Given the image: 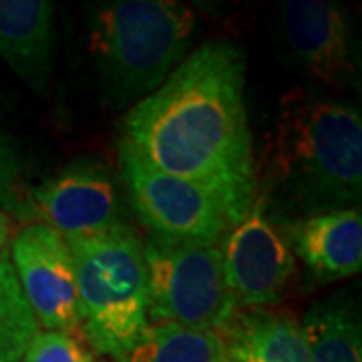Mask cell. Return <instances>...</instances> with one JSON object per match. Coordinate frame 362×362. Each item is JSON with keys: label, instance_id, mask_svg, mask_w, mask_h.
<instances>
[{"label": "cell", "instance_id": "277c9868", "mask_svg": "<svg viewBox=\"0 0 362 362\" xmlns=\"http://www.w3.org/2000/svg\"><path fill=\"white\" fill-rule=\"evenodd\" d=\"M65 240L75 259L85 340L117 361L149 324L143 242L129 226Z\"/></svg>", "mask_w": 362, "mask_h": 362}, {"label": "cell", "instance_id": "9a60e30c", "mask_svg": "<svg viewBox=\"0 0 362 362\" xmlns=\"http://www.w3.org/2000/svg\"><path fill=\"white\" fill-rule=\"evenodd\" d=\"M117 362H226L220 332L173 322L147 324Z\"/></svg>", "mask_w": 362, "mask_h": 362}, {"label": "cell", "instance_id": "7a4b0ae2", "mask_svg": "<svg viewBox=\"0 0 362 362\" xmlns=\"http://www.w3.org/2000/svg\"><path fill=\"white\" fill-rule=\"evenodd\" d=\"M268 180L272 194L302 218L354 207L362 194L358 107L306 90L286 95L272 133Z\"/></svg>", "mask_w": 362, "mask_h": 362}, {"label": "cell", "instance_id": "5bb4252c", "mask_svg": "<svg viewBox=\"0 0 362 362\" xmlns=\"http://www.w3.org/2000/svg\"><path fill=\"white\" fill-rule=\"evenodd\" d=\"M300 326L310 362H362L361 316L352 298L332 296L312 304Z\"/></svg>", "mask_w": 362, "mask_h": 362}, {"label": "cell", "instance_id": "8992f818", "mask_svg": "<svg viewBox=\"0 0 362 362\" xmlns=\"http://www.w3.org/2000/svg\"><path fill=\"white\" fill-rule=\"evenodd\" d=\"M125 189L135 216L157 235L173 242L220 244L233 228L220 197L194 181L153 168L129 143H119Z\"/></svg>", "mask_w": 362, "mask_h": 362}, {"label": "cell", "instance_id": "8fae6325", "mask_svg": "<svg viewBox=\"0 0 362 362\" xmlns=\"http://www.w3.org/2000/svg\"><path fill=\"white\" fill-rule=\"evenodd\" d=\"M292 254L318 282H332L362 268V216L358 207L334 209L294 221L286 233Z\"/></svg>", "mask_w": 362, "mask_h": 362}, {"label": "cell", "instance_id": "2e32d148", "mask_svg": "<svg viewBox=\"0 0 362 362\" xmlns=\"http://www.w3.org/2000/svg\"><path fill=\"white\" fill-rule=\"evenodd\" d=\"M39 322L21 290L11 254L0 252V362H21Z\"/></svg>", "mask_w": 362, "mask_h": 362}, {"label": "cell", "instance_id": "5b68a950", "mask_svg": "<svg viewBox=\"0 0 362 362\" xmlns=\"http://www.w3.org/2000/svg\"><path fill=\"white\" fill-rule=\"evenodd\" d=\"M147 266V318L221 332L238 310L218 244L173 242L149 235L143 244Z\"/></svg>", "mask_w": 362, "mask_h": 362}, {"label": "cell", "instance_id": "ba28073f", "mask_svg": "<svg viewBox=\"0 0 362 362\" xmlns=\"http://www.w3.org/2000/svg\"><path fill=\"white\" fill-rule=\"evenodd\" d=\"M11 262L39 326L75 332L83 314L75 259L65 238L49 226L30 223L14 235Z\"/></svg>", "mask_w": 362, "mask_h": 362}, {"label": "cell", "instance_id": "ac0fdd59", "mask_svg": "<svg viewBox=\"0 0 362 362\" xmlns=\"http://www.w3.org/2000/svg\"><path fill=\"white\" fill-rule=\"evenodd\" d=\"M18 157L13 143L0 131V204L13 207L16 204V185H18Z\"/></svg>", "mask_w": 362, "mask_h": 362}, {"label": "cell", "instance_id": "30bf717a", "mask_svg": "<svg viewBox=\"0 0 362 362\" xmlns=\"http://www.w3.org/2000/svg\"><path fill=\"white\" fill-rule=\"evenodd\" d=\"M278 25L292 61L310 77L334 89L352 85L356 57L344 6L328 0H288Z\"/></svg>", "mask_w": 362, "mask_h": 362}, {"label": "cell", "instance_id": "7c38bea8", "mask_svg": "<svg viewBox=\"0 0 362 362\" xmlns=\"http://www.w3.org/2000/svg\"><path fill=\"white\" fill-rule=\"evenodd\" d=\"M54 6L47 0H0V59L42 93L54 61Z\"/></svg>", "mask_w": 362, "mask_h": 362}, {"label": "cell", "instance_id": "e0dca14e", "mask_svg": "<svg viewBox=\"0 0 362 362\" xmlns=\"http://www.w3.org/2000/svg\"><path fill=\"white\" fill-rule=\"evenodd\" d=\"M21 362H95L90 346L75 332H39Z\"/></svg>", "mask_w": 362, "mask_h": 362}, {"label": "cell", "instance_id": "9c48e42d", "mask_svg": "<svg viewBox=\"0 0 362 362\" xmlns=\"http://www.w3.org/2000/svg\"><path fill=\"white\" fill-rule=\"evenodd\" d=\"M28 211L63 238H95L127 226L109 171L78 159L42 181L28 197Z\"/></svg>", "mask_w": 362, "mask_h": 362}, {"label": "cell", "instance_id": "6da1fadb", "mask_svg": "<svg viewBox=\"0 0 362 362\" xmlns=\"http://www.w3.org/2000/svg\"><path fill=\"white\" fill-rule=\"evenodd\" d=\"M244 73L238 45L209 40L123 119V141L153 168L218 195L233 226L258 195Z\"/></svg>", "mask_w": 362, "mask_h": 362}, {"label": "cell", "instance_id": "52a82bcc", "mask_svg": "<svg viewBox=\"0 0 362 362\" xmlns=\"http://www.w3.org/2000/svg\"><path fill=\"white\" fill-rule=\"evenodd\" d=\"M221 254L238 308H270L284 298L296 259L264 194L256 195L246 218L223 238Z\"/></svg>", "mask_w": 362, "mask_h": 362}, {"label": "cell", "instance_id": "d6986e66", "mask_svg": "<svg viewBox=\"0 0 362 362\" xmlns=\"http://www.w3.org/2000/svg\"><path fill=\"white\" fill-rule=\"evenodd\" d=\"M8 235H11V220L4 211H0V252H4Z\"/></svg>", "mask_w": 362, "mask_h": 362}, {"label": "cell", "instance_id": "4fadbf2b", "mask_svg": "<svg viewBox=\"0 0 362 362\" xmlns=\"http://www.w3.org/2000/svg\"><path fill=\"white\" fill-rule=\"evenodd\" d=\"M220 337L226 362H310L302 326L286 312L238 308Z\"/></svg>", "mask_w": 362, "mask_h": 362}, {"label": "cell", "instance_id": "3957f363", "mask_svg": "<svg viewBox=\"0 0 362 362\" xmlns=\"http://www.w3.org/2000/svg\"><path fill=\"white\" fill-rule=\"evenodd\" d=\"M195 14L173 0H113L89 13L90 51L113 107L156 93L189 49Z\"/></svg>", "mask_w": 362, "mask_h": 362}]
</instances>
